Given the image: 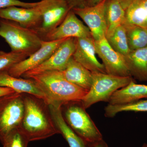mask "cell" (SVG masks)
Instances as JSON below:
<instances>
[{
  "instance_id": "14",
  "label": "cell",
  "mask_w": 147,
  "mask_h": 147,
  "mask_svg": "<svg viewBox=\"0 0 147 147\" xmlns=\"http://www.w3.org/2000/svg\"><path fill=\"white\" fill-rule=\"evenodd\" d=\"M38 5L31 8L13 6L1 9L0 18L14 21L22 26L36 30L42 22V15Z\"/></svg>"
},
{
  "instance_id": "7",
  "label": "cell",
  "mask_w": 147,
  "mask_h": 147,
  "mask_svg": "<svg viewBox=\"0 0 147 147\" xmlns=\"http://www.w3.org/2000/svg\"><path fill=\"white\" fill-rule=\"evenodd\" d=\"M38 7L42 15V22L36 31L42 38L59 26L71 10L63 0H41Z\"/></svg>"
},
{
  "instance_id": "19",
  "label": "cell",
  "mask_w": 147,
  "mask_h": 147,
  "mask_svg": "<svg viewBox=\"0 0 147 147\" xmlns=\"http://www.w3.org/2000/svg\"><path fill=\"white\" fill-rule=\"evenodd\" d=\"M123 57L130 76L141 82L147 81V47L130 51Z\"/></svg>"
},
{
  "instance_id": "17",
  "label": "cell",
  "mask_w": 147,
  "mask_h": 147,
  "mask_svg": "<svg viewBox=\"0 0 147 147\" xmlns=\"http://www.w3.org/2000/svg\"><path fill=\"white\" fill-rule=\"evenodd\" d=\"M61 71L68 82L88 91L92 83V74L88 69L76 61L72 57L65 68Z\"/></svg>"
},
{
  "instance_id": "25",
  "label": "cell",
  "mask_w": 147,
  "mask_h": 147,
  "mask_svg": "<svg viewBox=\"0 0 147 147\" xmlns=\"http://www.w3.org/2000/svg\"><path fill=\"white\" fill-rule=\"evenodd\" d=\"M1 142L3 147H28L30 142L19 128L11 131Z\"/></svg>"
},
{
  "instance_id": "24",
  "label": "cell",
  "mask_w": 147,
  "mask_h": 147,
  "mask_svg": "<svg viewBox=\"0 0 147 147\" xmlns=\"http://www.w3.org/2000/svg\"><path fill=\"white\" fill-rule=\"evenodd\" d=\"M123 112H147V99L140 100L121 105L108 104L105 108V116L113 118Z\"/></svg>"
},
{
  "instance_id": "27",
  "label": "cell",
  "mask_w": 147,
  "mask_h": 147,
  "mask_svg": "<svg viewBox=\"0 0 147 147\" xmlns=\"http://www.w3.org/2000/svg\"><path fill=\"white\" fill-rule=\"evenodd\" d=\"M38 2L28 3L19 0H0V9L9 7L16 6L26 8H31L36 6Z\"/></svg>"
},
{
  "instance_id": "13",
  "label": "cell",
  "mask_w": 147,
  "mask_h": 147,
  "mask_svg": "<svg viewBox=\"0 0 147 147\" xmlns=\"http://www.w3.org/2000/svg\"><path fill=\"white\" fill-rule=\"evenodd\" d=\"M75 48L72 57L92 72L106 73L102 63L96 56L95 40L92 37L75 38Z\"/></svg>"
},
{
  "instance_id": "8",
  "label": "cell",
  "mask_w": 147,
  "mask_h": 147,
  "mask_svg": "<svg viewBox=\"0 0 147 147\" xmlns=\"http://www.w3.org/2000/svg\"><path fill=\"white\" fill-rule=\"evenodd\" d=\"M75 48V38H67L44 62L22 75L26 79L46 71H62L72 57Z\"/></svg>"
},
{
  "instance_id": "20",
  "label": "cell",
  "mask_w": 147,
  "mask_h": 147,
  "mask_svg": "<svg viewBox=\"0 0 147 147\" xmlns=\"http://www.w3.org/2000/svg\"><path fill=\"white\" fill-rule=\"evenodd\" d=\"M104 14L107 27L106 38L124 23L125 11L119 0H105Z\"/></svg>"
},
{
  "instance_id": "23",
  "label": "cell",
  "mask_w": 147,
  "mask_h": 147,
  "mask_svg": "<svg viewBox=\"0 0 147 147\" xmlns=\"http://www.w3.org/2000/svg\"><path fill=\"white\" fill-rule=\"evenodd\" d=\"M106 38L113 50L123 56L127 55L130 51L127 42L126 30L123 24L116 28L113 33Z\"/></svg>"
},
{
  "instance_id": "18",
  "label": "cell",
  "mask_w": 147,
  "mask_h": 147,
  "mask_svg": "<svg viewBox=\"0 0 147 147\" xmlns=\"http://www.w3.org/2000/svg\"><path fill=\"white\" fill-rule=\"evenodd\" d=\"M144 98H147V85L136 84L133 79L128 85L113 94L108 104H127Z\"/></svg>"
},
{
  "instance_id": "6",
  "label": "cell",
  "mask_w": 147,
  "mask_h": 147,
  "mask_svg": "<svg viewBox=\"0 0 147 147\" xmlns=\"http://www.w3.org/2000/svg\"><path fill=\"white\" fill-rule=\"evenodd\" d=\"M25 112L22 94L15 92L0 97V141L19 128Z\"/></svg>"
},
{
  "instance_id": "12",
  "label": "cell",
  "mask_w": 147,
  "mask_h": 147,
  "mask_svg": "<svg viewBox=\"0 0 147 147\" xmlns=\"http://www.w3.org/2000/svg\"><path fill=\"white\" fill-rule=\"evenodd\" d=\"M96 54L102 60L106 73L120 76H131L123 56L113 50L106 38L95 41Z\"/></svg>"
},
{
  "instance_id": "30",
  "label": "cell",
  "mask_w": 147,
  "mask_h": 147,
  "mask_svg": "<svg viewBox=\"0 0 147 147\" xmlns=\"http://www.w3.org/2000/svg\"><path fill=\"white\" fill-rule=\"evenodd\" d=\"M119 1L121 5L124 9L125 10L131 4L141 0H119Z\"/></svg>"
},
{
  "instance_id": "33",
  "label": "cell",
  "mask_w": 147,
  "mask_h": 147,
  "mask_svg": "<svg viewBox=\"0 0 147 147\" xmlns=\"http://www.w3.org/2000/svg\"><path fill=\"white\" fill-rule=\"evenodd\" d=\"M142 147H147V144H144L143 146H142Z\"/></svg>"
},
{
  "instance_id": "26",
  "label": "cell",
  "mask_w": 147,
  "mask_h": 147,
  "mask_svg": "<svg viewBox=\"0 0 147 147\" xmlns=\"http://www.w3.org/2000/svg\"><path fill=\"white\" fill-rule=\"evenodd\" d=\"M29 57L24 53L11 52L6 53L0 50V71L7 70L11 67Z\"/></svg>"
},
{
  "instance_id": "1",
  "label": "cell",
  "mask_w": 147,
  "mask_h": 147,
  "mask_svg": "<svg viewBox=\"0 0 147 147\" xmlns=\"http://www.w3.org/2000/svg\"><path fill=\"white\" fill-rule=\"evenodd\" d=\"M22 94L25 112L19 129L29 142L43 140L60 134L52 117L49 103L33 95Z\"/></svg>"
},
{
  "instance_id": "31",
  "label": "cell",
  "mask_w": 147,
  "mask_h": 147,
  "mask_svg": "<svg viewBox=\"0 0 147 147\" xmlns=\"http://www.w3.org/2000/svg\"><path fill=\"white\" fill-rule=\"evenodd\" d=\"M88 145L89 147H109L107 143L103 139L98 142L89 144Z\"/></svg>"
},
{
  "instance_id": "21",
  "label": "cell",
  "mask_w": 147,
  "mask_h": 147,
  "mask_svg": "<svg viewBox=\"0 0 147 147\" xmlns=\"http://www.w3.org/2000/svg\"><path fill=\"white\" fill-rule=\"evenodd\" d=\"M125 11V21L123 24L147 28V0H141L133 3Z\"/></svg>"
},
{
  "instance_id": "11",
  "label": "cell",
  "mask_w": 147,
  "mask_h": 147,
  "mask_svg": "<svg viewBox=\"0 0 147 147\" xmlns=\"http://www.w3.org/2000/svg\"><path fill=\"white\" fill-rule=\"evenodd\" d=\"M66 39L67 38L55 41L43 40L38 50L26 59L9 69L7 70L9 74L19 78L27 71L36 68L47 60Z\"/></svg>"
},
{
  "instance_id": "2",
  "label": "cell",
  "mask_w": 147,
  "mask_h": 147,
  "mask_svg": "<svg viewBox=\"0 0 147 147\" xmlns=\"http://www.w3.org/2000/svg\"><path fill=\"white\" fill-rule=\"evenodd\" d=\"M29 79L34 80L42 90L49 104L81 101L88 91L68 82L61 71H45Z\"/></svg>"
},
{
  "instance_id": "32",
  "label": "cell",
  "mask_w": 147,
  "mask_h": 147,
  "mask_svg": "<svg viewBox=\"0 0 147 147\" xmlns=\"http://www.w3.org/2000/svg\"><path fill=\"white\" fill-rule=\"evenodd\" d=\"M102 0H87L86 6H93L97 4Z\"/></svg>"
},
{
  "instance_id": "5",
  "label": "cell",
  "mask_w": 147,
  "mask_h": 147,
  "mask_svg": "<svg viewBox=\"0 0 147 147\" xmlns=\"http://www.w3.org/2000/svg\"><path fill=\"white\" fill-rule=\"evenodd\" d=\"M92 83L89 90L81 100L86 109L99 102H109L113 94L128 85L131 76H120L107 73L92 72Z\"/></svg>"
},
{
  "instance_id": "16",
  "label": "cell",
  "mask_w": 147,
  "mask_h": 147,
  "mask_svg": "<svg viewBox=\"0 0 147 147\" xmlns=\"http://www.w3.org/2000/svg\"><path fill=\"white\" fill-rule=\"evenodd\" d=\"M62 104H49L52 117L57 128L68 143L69 147H89L87 142L79 137L66 123L62 115Z\"/></svg>"
},
{
  "instance_id": "4",
  "label": "cell",
  "mask_w": 147,
  "mask_h": 147,
  "mask_svg": "<svg viewBox=\"0 0 147 147\" xmlns=\"http://www.w3.org/2000/svg\"><path fill=\"white\" fill-rule=\"evenodd\" d=\"M61 110L66 123L88 144L103 139L102 134L87 113L81 101L63 103L61 106Z\"/></svg>"
},
{
  "instance_id": "22",
  "label": "cell",
  "mask_w": 147,
  "mask_h": 147,
  "mask_svg": "<svg viewBox=\"0 0 147 147\" xmlns=\"http://www.w3.org/2000/svg\"><path fill=\"white\" fill-rule=\"evenodd\" d=\"M126 30L130 51L147 47V28L134 25L123 24Z\"/></svg>"
},
{
  "instance_id": "9",
  "label": "cell",
  "mask_w": 147,
  "mask_h": 147,
  "mask_svg": "<svg viewBox=\"0 0 147 147\" xmlns=\"http://www.w3.org/2000/svg\"><path fill=\"white\" fill-rule=\"evenodd\" d=\"M105 1L102 0L94 5L86 6L72 9L85 22L95 41L106 37L107 27L104 14Z\"/></svg>"
},
{
  "instance_id": "3",
  "label": "cell",
  "mask_w": 147,
  "mask_h": 147,
  "mask_svg": "<svg viewBox=\"0 0 147 147\" xmlns=\"http://www.w3.org/2000/svg\"><path fill=\"white\" fill-rule=\"evenodd\" d=\"M0 36L8 43L11 51L24 53L29 57L39 49L43 41L35 30L2 18H0Z\"/></svg>"
},
{
  "instance_id": "28",
  "label": "cell",
  "mask_w": 147,
  "mask_h": 147,
  "mask_svg": "<svg viewBox=\"0 0 147 147\" xmlns=\"http://www.w3.org/2000/svg\"><path fill=\"white\" fill-rule=\"evenodd\" d=\"M68 5L71 10L74 8L86 6L87 0H63Z\"/></svg>"
},
{
  "instance_id": "29",
  "label": "cell",
  "mask_w": 147,
  "mask_h": 147,
  "mask_svg": "<svg viewBox=\"0 0 147 147\" xmlns=\"http://www.w3.org/2000/svg\"><path fill=\"white\" fill-rule=\"evenodd\" d=\"M16 92L13 90L7 87L0 86V97Z\"/></svg>"
},
{
  "instance_id": "15",
  "label": "cell",
  "mask_w": 147,
  "mask_h": 147,
  "mask_svg": "<svg viewBox=\"0 0 147 147\" xmlns=\"http://www.w3.org/2000/svg\"><path fill=\"white\" fill-rule=\"evenodd\" d=\"M0 86L11 89L18 93L33 95L48 102L44 93L34 80L11 76L9 74L7 70L0 71Z\"/></svg>"
},
{
  "instance_id": "10",
  "label": "cell",
  "mask_w": 147,
  "mask_h": 147,
  "mask_svg": "<svg viewBox=\"0 0 147 147\" xmlns=\"http://www.w3.org/2000/svg\"><path fill=\"white\" fill-rule=\"evenodd\" d=\"M89 29L85 26L77 15L71 10L64 21L53 30L42 37L44 41H55L69 38H81L91 37Z\"/></svg>"
}]
</instances>
